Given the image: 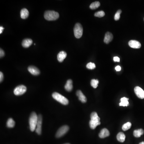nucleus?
Instances as JSON below:
<instances>
[{
    "instance_id": "1",
    "label": "nucleus",
    "mask_w": 144,
    "mask_h": 144,
    "mask_svg": "<svg viewBox=\"0 0 144 144\" xmlns=\"http://www.w3.org/2000/svg\"><path fill=\"white\" fill-rule=\"evenodd\" d=\"M38 117L36 113L32 112L30 114L29 119L30 129V131L33 132L36 130L37 122H38Z\"/></svg>"
},
{
    "instance_id": "2",
    "label": "nucleus",
    "mask_w": 144,
    "mask_h": 144,
    "mask_svg": "<svg viewBox=\"0 0 144 144\" xmlns=\"http://www.w3.org/2000/svg\"><path fill=\"white\" fill-rule=\"evenodd\" d=\"M59 16L58 12L53 11H47L45 12L44 17L45 19L49 21H55L58 19Z\"/></svg>"
},
{
    "instance_id": "3",
    "label": "nucleus",
    "mask_w": 144,
    "mask_h": 144,
    "mask_svg": "<svg viewBox=\"0 0 144 144\" xmlns=\"http://www.w3.org/2000/svg\"><path fill=\"white\" fill-rule=\"evenodd\" d=\"M52 97L53 99L63 105H67L69 103V101L66 98L57 92L52 94Z\"/></svg>"
},
{
    "instance_id": "4",
    "label": "nucleus",
    "mask_w": 144,
    "mask_h": 144,
    "mask_svg": "<svg viewBox=\"0 0 144 144\" xmlns=\"http://www.w3.org/2000/svg\"><path fill=\"white\" fill-rule=\"evenodd\" d=\"M74 35L77 39L81 38L83 35V28L80 23H77L75 24L74 29Z\"/></svg>"
},
{
    "instance_id": "5",
    "label": "nucleus",
    "mask_w": 144,
    "mask_h": 144,
    "mask_svg": "<svg viewBox=\"0 0 144 144\" xmlns=\"http://www.w3.org/2000/svg\"><path fill=\"white\" fill-rule=\"evenodd\" d=\"M26 91L27 87L23 85H20L14 88V93L15 95L20 96L24 94Z\"/></svg>"
},
{
    "instance_id": "6",
    "label": "nucleus",
    "mask_w": 144,
    "mask_h": 144,
    "mask_svg": "<svg viewBox=\"0 0 144 144\" xmlns=\"http://www.w3.org/2000/svg\"><path fill=\"white\" fill-rule=\"evenodd\" d=\"M69 128L67 125L63 126L59 129L57 132L56 133V137L57 138H60L63 137L69 130Z\"/></svg>"
},
{
    "instance_id": "7",
    "label": "nucleus",
    "mask_w": 144,
    "mask_h": 144,
    "mask_svg": "<svg viewBox=\"0 0 144 144\" xmlns=\"http://www.w3.org/2000/svg\"><path fill=\"white\" fill-rule=\"evenodd\" d=\"M38 122L35 131L38 135H40L42 131V117L40 114L38 115Z\"/></svg>"
},
{
    "instance_id": "8",
    "label": "nucleus",
    "mask_w": 144,
    "mask_h": 144,
    "mask_svg": "<svg viewBox=\"0 0 144 144\" xmlns=\"http://www.w3.org/2000/svg\"><path fill=\"white\" fill-rule=\"evenodd\" d=\"M134 91L137 97L140 99H144V90L139 86H136L134 88Z\"/></svg>"
},
{
    "instance_id": "9",
    "label": "nucleus",
    "mask_w": 144,
    "mask_h": 144,
    "mask_svg": "<svg viewBox=\"0 0 144 144\" xmlns=\"http://www.w3.org/2000/svg\"><path fill=\"white\" fill-rule=\"evenodd\" d=\"M129 45L131 48H140L141 47L140 43L136 40H131L129 41Z\"/></svg>"
},
{
    "instance_id": "10",
    "label": "nucleus",
    "mask_w": 144,
    "mask_h": 144,
    "mask_svg": "<svg viewBox=\"0 0 144 144\" xmlns=\"http://www.w3.org/2000/svg\"><path fill=\"white\" fill-rule=\"evenodd\" d=\"M28 70L29 72L33 75L37 76V75H39L40 73V71L39 69L33 66H29L28 68Z\"/></svg>"
},
{
    "instance_id": "11",
    "label": "nucleus",
    "mask_w": 144,
    "mask_h": 144,
    "mask_svg": "<svg viewBox=\"0 0 144 144\" xmlns=\"http://www.w3.org/2000/svg\"><path fill=\"white\" fill-rule=\"evenodd\" d=\"M109 135H110V132L109 130L106 128L102 129L99 135V137L101 138L107 137Z\"/></svg>"
},
{
    "instance_id": "12",
    "label": "nucleus",
    "mask_w": 144,
    "mask_h": 144,
    "mask_svg": "<svg viewBox=\"0 0 144 144\" xmlns=\"http://www.w3.org/2000/svg\"><path fill=\"white\" fill-rule=\"evenodd\" d=\"M76 95L78 96L79 99L83 103H85L86 102L87 99L85 96L83 94V93L80 90H78L77 92Z\"/></svg>"
},
{
    "instance_id": "13",
    "label": "nucleus",
    "mask_w": 144,
    "mask_h": 144,
    "mask_svg": "<svg viewBox=\"0 0 144 144\" xmlns=\"http://www.w3.org/2000/svg\"><path fill=\"white\" fill-rule=\"evenodd\" d=\"M113 37L112 33L110 32H107L105 34L104 42L105 43L109 44L112 41Z\"/></svg>"
},
{
    "instance_id": "14",
    "label": "nucleus",
    "mask_w": 144,
    "mask_h": 144,
    "mask_svg": "<svg viewBox=\"0 0 144 144\" xmlns=\"http://www.w3.org/2000/svg\"><path fill=\"white\" fill-rule=\"evenodd\" d=\"M66 55L67 54L65 52L63 51H61L57 55V59L58 61L61 63L63 61L64 59L66 58Z\"/></svg>"
},
{
    "instance_id": "15",
    "label": "nucleus",
    "mask_w": 144,
    "mask_h": 144,
    "mask_svg": "<svg viewBox=\"0 0 144 144\" xmlns=\"http://www.w3.org/2000/svg\"><path fill=\"white\" fill-rule=\"evenodd\" d=\"M65 88L66 91L70 92L73 88V81L71 79H69L66 82V84L65 86Z\"/></svg>"
},
{
    "instance_id": "16",
    "label": "nucleus",
    "mask_w": 144,
    "mask_h": 144,
    "mask_svg": "<svg viewBox=\"0 0 144 144\" xmlns=\"http://www.w3.org/2000/svg\"><path fill=\"white\" fill-rule=\"evenodd\" d=\"M32 44V39H27L23 40L22 43L23 47L24 48L29 47Z\"/></svg>"
},
{
    "instance_id": "17",
    "label": "nucleus",
    "mask_w": 144,
    "mask_h": 144,
    "mask_svg": "<svg viewBox=\"0 0 144 144\" xmlns=\"http://www.w3.org/2000/svg\"><path fill=\"white\" fill-rule=\"evenodd\" d=\"M29 15V11L25 8L22 9L21 11V17L23 19H26L28 17Z\"/></svg>"
},
{
    "instance_id": "18",
    "label": "nucleus",
    "mask_w": 144,
    "mask_h": 144,
    "mask_svg": "<svg viewBox=\"0 0 144 144\" xmlns=\"http://www.w3.org/2000/svg\"><path fill=\"white\" fill-rule=\"evenodd\" d=\"M101 124L100 121H97L96 120H91L89 121V126L91 129H95L97 126Z\"/></svg>"
},
{
    "instance_id": "19",
    "label": "nucleus",
    "mask_w": 144,
    "mask_h": 144,
    "mask_svg": "<svg viewBox=\"0 0 144 144\" xmlns=\"http://www.w3.org/2000/svg\"><path fill=\"white\" fill-rule=\"evenodd\" d=\"M129 99L126 97L122 98L120 99V102L119 104L120 106H127L129 105L128 100Z\"/></svg>"
},
{
    "instance_id": "20",
    "label": "nucleus",
    "mask_w": 144,
    "mask_h": 144,
    "mask_svg": "<svg viewBox=\"0 0 144 144\" xmlns=\"http://www.w3.org/2000/svg\"><path fill=\"white\" fill-rule=\"evenodd\" d=\"M144 131L142 129L135 130L134 131L133 135L135 137L139 138L142 135L144 134Z\"/></svg>"
},
{
    "instance_id": "21",
    "label": "nucleus",
    "mask_w": 144,
    "mask_h": 144,
    "mask_svg": "<svg viewBox=\"0 0 144 144\" xmlns=\"http://www.w3.org/2000/svg\"><path fill=\"white\" fill-rule=\"evenodd\" d=\"M125 135L124 133L122 132H120L118 134L117 136V140L120 142H123L125 140Z\"/></svg>"
},
{
    "instance_id": "22",
    "label": "nucleus",
    "mask_w": 144,
    "mask_h": 144,
    "mask_svg": "<svg viewBox=\"0 0 144 144\" xmlns=\"http://www.w3.org/2000/svg\"><path fill=\"white\" fill-rule=\"evenodd\" d=\"M15 122L13 120L12 118H9L7 121V127L10 128H13L15 126Z\"/></svg>"
},
{
    "instance_id": "23",
    "label": "nucleus",
    "mask_w": 144,
    "mask_h": 144,
    "mask_svg": "<svg viewBox=\"0 0 144 144\" xmlns=\"http://www.w3.org/2000/svg\"><path fill=\"white\" fill-rule=\"evenodd\" d=\"M91 120H96L97 121H100V118L99 117L96 112H93L91 115Z\"/></svg>"
},
{
    "instance_id": "24",
    "label": "nucleus",
    "mask_w": 144,
    "mask_h": 144,
    "mask_svg": "<svg viewBox=\"0 0 144 144\" xmlns=\"http://www.w3.org/2000/svg\"><path fill=\"white\" fill-rule=\"evenodd\" d=\"M100 6V3L98 1L93 3L91 5H90V8L91 9L94 10L97 9Z\"/></svg>"
},
{
    "instance_id": "25",
    "label": "nucleus",
    "mask_w": 144,
    "mask_h": 144,
    "mask_svg": "<svg viewBox=\"0 0 144 144\" xmlns=\"http://www.w3.org/2000/svg\"><path fill=\"white\" fill-rule=\"evenodd\" d=\"M132 124L130 122H127L123 124L122 126V129L123 131H126L130 129L131 127Z\"/></svg>"
},
{
    "instance_id": "26",
    "label": "nucleus",
    "mask_w": 144,
    "mask_h": 144,
    "mask_svg": "<svg viewBox=\"0 0 144 144\" xmlns=\"http://www.w3.org/2000/svg\"><path fill=\"white\" fill-rule=\"evenodd\" d=\"M99 83V81L97 79H92L91 81V86L93 87L94 88H97Z\"/></svg>"
},
{
    "instance_id": "27",
    "label": "nucleus",
    "mask_w": 144,
    "mask_h": 144,
    "mask_svg": "<svg viewBox=\"0 0 144 144\" xmlns=\"http://www.w3.org/2000/svg\"><path fill=\"white\" fill-rule=\"evenodd\" d=\"M94 15L96 17L101 18V17H103L104 16V15H105V13H104L103 11H98L97 12H96V13H95Z\"/></svg>"
},
{
    "instance_id": "28",
    "label": "nucleus",
    "mask_w": 144,
    "mask_h": 144,
    "mask_svg": "<svg viewBox=\"0 0 144 144\" xmlns=\"http://www.w3.org/2000/svg\"><path fill=\"white\" fill-rule=\"evenodd\" d=\"M86 67L88 69L93 70V69H94V68H96V65L94 63L90 62V63L87 64L86 65Z\"/></svg>"
},
{
    "instance_id": "29",
    "label": "nucleus",
    "mask_w": 144,
    "mask_h": 144,
    "mask_svg": "<svg viewBox=\"0 0 144 144\" xmlns=\"http://www.w3.org/2000/svg\"><path fill=\"white\" fill-rule=\"evenodd\" d=\"M122 11L121 10H119L115 14L114 19L115 21H118L120 18V14L121 13Z\"/></svg>"
},
{
    "instance_id": "30",
    "label": "nucleus",
    "mask_w": 144,
    "mask_h": 144,
    "mask_svg": "<svg viewBox=\"0 0 144 144\" xmlns=\"http://www.w3.org/2000/svg\"><path fill=\"white\" fill-rule=\"evenodd\" d=\"M5 52L3 51V50L1 48V50H0V57H1V58L3 57L5 55Z\"/></svg>"
},
{
    "instance_id": "31",
    "label": "nucleus",
    "mask_w": 144,
    "mask_h": 144,
    "mask_svg": "<svg viewBox=\"0 0 144 144\" xmlns=\"http://www.w3.org/2000/svg\"><path fill=\"white\" fill-rule=\"evenodd\" d=\"M3 78H4V76H3V73L2 72H1L0 73V81L1 83L3 81Z\"/></svg>"
},
{
    "instance_id": "32",
    "label": "nucleus",
    "mask_w": 144,
    "mask_h": 144,
    "mask_svg": "<svg viewBox=\"0 0 144 144\" xmlns=\"http://www.w3.org/2000/svg\"><path fill=\"white\" fill-rule=\"evenodd\" d=\"M113 60L115 62H120V59L119 57H115L113 58Z\"/></svg>"
},
{
    "instance_id": "33",
    "label": "nucleus",
    "mask_w": 144,
    "mask_h": 144,
    "mask_svg": "<svg viewBox=\"0 0 144 144\" xmlns=\"http://www.w3.org/2000/svg\"><path fill=\"white\" fill-rule=\"evenodd\" d=\"M115 69L117 71H120L121 70V67L120 66H117L116 67Z\"/></svg>"
},
{
    "instance_id": "34",
    "label": "nucleus",
    "mask_w": 144,
    "mask_h": 144,
    "mask_svg": "<svg viewBox=\"0 0 144 144\" xmlns=\"http://www.w3.org/2000/svg\"><path fill=\"white\" fill-rule=\"evenodd\" d=\"M4 29V28L3 27H0V34H1V33L3 32V30Z\"/></svg>"
},
{
    "instance_id": "35",
    "label": "nucleus",
    "mask_w": 144,
    "mask_h": 144,
    "mask_svg": "<svg viewBox=\"0 0 144 144\" xmlns=\"http://www.w3.org/2000/svg\"><path fill=\"white\" fill-rule=\"evenodd\" d=\"M139 144H144V142H140Z\"/></svg>"
},
{
    "instance_id": "36",
    "label": "nucleus",
    "mask_w": 144,
    "mask_h": 144,
    "mask_svg": "<svg viewBox=\"0 0 144 144\" xmlns=\"http://www.w3.org/2000/svg\"><path fill=\"white\" fill-rule=\"evenodd\" d=\"M69 144V143H66V144Z\"/></svg>"
}]
</instances>
